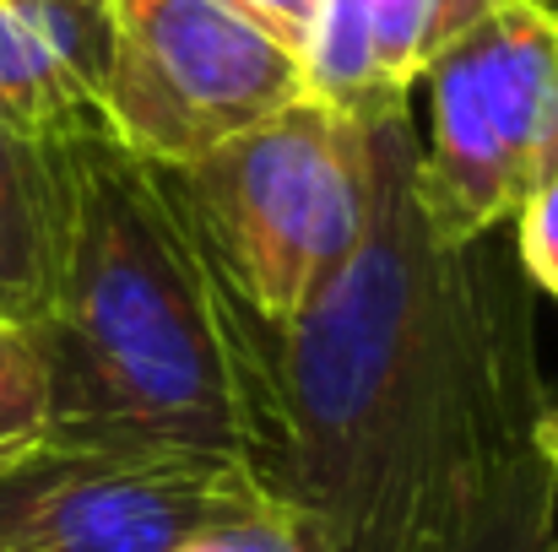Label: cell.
Returning a JSON list of instances; mask_svg holds the SVG:
<instances>
[{"instance_id":"6da1fadb","label":"cell","mask_w":558,"mask_h":552,"mask_svg":"<svg viewBox=\"0 0 558 552\" xmlns=\"http://www.w3.org/2000/svg\"><path fill=\"white\" fill-rule=\"evenodd\" d=\"M412 169V103L369 114L364 233L277 326L282 499L320 552H543L558 537L543 293L499 228L439 249Z\"/></svg>"},{"instance_id":"7a4b0ae2","label":"cell","mask_w":558,"mask_h":552,"mask_svg":"<svg viewBox=\"0 0 558 552\" xmlns=\"http://www.w3.org/2000/svg\"><path fill=\"white\" fill-rule=\"evenodd\" d=\"M44 147L54 255L33 336L54 428L239 461L282 493L277 331L228 277L185 180L109 131Z\"/></svg>"},{"instance_id":"3957f363","label":"cell","mask_w":558,"mask_h":552,"mask_svg":"<svg viewBox=\"0 0 558 552\" xmlns=\"http://www.w3.org/2000/svg\"><path fill=\"white\" fill-rule=\"evenodd\" d=\"M180 180L228 277L277 331L342 271L364 233L369 114L299 98Z\"/></svg>"},{"instance_id":"277c9868","label":"cell","mask_w":558,"mask_h":552,"mask_svg":"<svg viewBox=\"0 0 558 552\" xmlns=\"http://www.w3.org/2000/svg\"><path fill=\"white\" fill-rule=\"evenodd\" d=\"M428 136L417 142V211L439 249L505 228L558 163V22L505 0L428 71Z\"/></svg>"},{"instance_id":"5b68a950","label":"cell","mask_w":558,"mask_h":552,"mask_svg":"<svg viewBox=\"0 0 558 552\" xmlns=\"http://www.w3.org/2000/svg\"><path fill=\"white\" fill-rule=\"evenodd\" d=\"M299 98V54L228 0H109L98 109L125 152L185 174Z\"/></svg>"},{"instance_id":"8992f818","label":"cell","mask_w":558,"mask_h":552,"mask_svg":"<svg viewBox=\"0 0 558 552\" xmlns=\"http://www.w3.org/2000/svg\"><path fill=\"white\" fill-rule=\"evenodd\" d=\"M277 499L239 461L49 428L0 461V552H169Z\"/></svg>"},{"instance_id":"52a82bcc","label":"cell","mask_w":558,"mask_h":552,"mask_svg":"<svg viewBox=\"0 0 558 552\" xmlns=\"http://www.w3.org/2000/svg\"><path fill=\"white\" fill-rule=\"evenodd\" d=\"M505 0H320L299 54L304 98L374 114L407 103L423 71Z\"/></svg>"},{"instance_id":"ba28073f","label":"cell","mask_w":558,"mask_h":552,"mask_svg":"<svg viewBox=\"0 0 558 552\" xmlns=\"http://www.w3.org/2000/svg\"><path fill=\"white\" fill-rule=\"evenodd\" d=\"M109 0H0V120L27 142L104 131Z\"/></svg>"},{"instance_id":"9c48e42d","label":"cell","mask_w":558,"mask_h":552,"mask_svg":"<svg viewBox=\"0 0 558 552\" xmlns=\"http://www.w3.org/2000/svg\"><path fill=\"white\" fill-rule=\"evenodd\" d=\"M54 255V174L49 147L16 136L0 120V315L27 331L49 298Z\"/></svg>"},{"instance_id":"30bf717a","label":"cell","mask_w":558,"mask_h":552,"mask_svg":"<svg viewBox=\"0 0 558 552\" xmlns=\"http://www.w3.org/2000/svg\"><path fill=\"white\" fill-rule=\"evenodd\" d=\"M54 428V384L38 336L0 315V461H16Z\"/></svg>"},{"instance_id":"8fae6325","label":"cell","mask_w":558,"mask_h":552,"mask_svg":"<svg viewBox=\"0 0 558 552\" xmlns=\"http://www.w3.org/2000/svg\"><path fill=\"white\" fill-rule=\"evenodd\" d=\"M169 552H320V542H315L310 520L288 499H277V504H266V510H255L244 520L206 526V531L185 537L180 548Z\"/></svg>"},{"instance_id":"7c38bea8","label":"cell","mask_w":558,"mask_h":552,"mask_svg":"<svg viewBox=\"0 0 558 552\" xmlns=\"http://www.w3.org/2000/svg\"><path fill=\"white\" fill-rule=\"evenodd\" d=\"M510 228H515L510 244H515V260H521L526 282L558 304V163L521 195Z\"/></svg>"},{"instance_id":"4fadbf2b","label":"cell","mask_w":558,"mask_h":552,"mask_svg":"<svg viewBox=\"0 0 558 552\" xmlns=\"http://www.w3.org/2000/svg\"><path fill=\"white\" fill-rule=\"evenodd\" d=\"M233 11H244L260 33H271L288 54H304L310 27L320 16V0H228Z\"/></svg>"},{"instance_id":"5bb4252c","label":"cell","mask_w":558,"mask_h":552,"mask_svg":"<svg viewBox=\"0 0 558 552\" xmlns=\"http://www.w3.org/2000/svg\"><path fill=\"white\" fill-rule=\"evenodd\" d=\"M521 5H532V11H543V16H554L558 22V0H521Z\"/></svg>"},{"instance_id":"9a60e30c","label":"cell","mask_w":558,"mask_h":552,"mask_svg":"<svg viewBox=\"0 0 558 552\" xmlns=\"http://www.w3.org/2000/svg\"><path fill=\"white\" fill-rule=\"evenodd\" d=\"M543 552H558V537H554V542H548V548H543Z\"/></svg>"}]
</instances>
